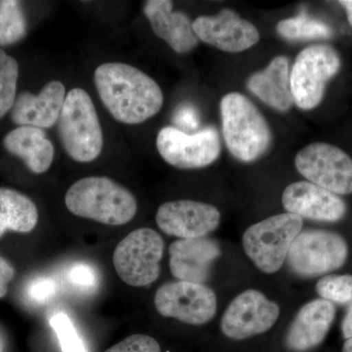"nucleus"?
<instances>
[{"label":"nucleus","instance_id":"obj_1","mask_svg":"<svg viewBox=\"0 0 352 352\" xmlns=\"http://www.w3.org/2000/svg\"><path fill=\"white\" fill-rule=\"evenodd\" d=\"M94 83L104 106L122 124L144 122L163 107L164 94L159 85L131 65H100L95 69Z\"/></svg>","mask_w":352,"mask_h":352},{"label":"nucleus","instance_id":"obj_2","mask_svg":"<svg viewBox=\"0 0 352 352\" xmlns=\"http://www.w3.org/2000/svg\"><path fill=\"white\" fill-rule=\"evenodd\" d=\"M65 203L76 217L107 226H124L138 212V201L131 192L105 176H90L74 183Z\"/></svg>","mask_w":352,"mask_h":352},{"label":"nucleus","instance_id":"obj_3","mask_svg":"<svg viewBox=\"0 0 352 352\" xmlns=\"http://www.w3.org/2000/svg\"><path fill=\"white\" fill-rule=\"evenodd\" d=\"M220 113L224 140L234 157L250 163L267 151L272 138L270 126L250 99L230 92L220 102Z\"/></svg>","mask_w":352,"mask_h":352},{"label":"nucleus","instance_id":"obj_4","mask_svg":"<svg viewBox=\"0 0 352 352\" xmlns=\"http://www.w3.org/2000/svg\"><path fill=\"white\" fill-rule=\"evenodd\" d=\"M57 124L60 141L72 159L89 163L100 155L103 132L94 102L85 90H69Z\"/></svg>","mask_w":352,"mask_h":352},{"label":"nucleus","instance_id":"obj_5","mask_svg":"<svg viewBox=\"0 0 352 352\" xmlns=\"http://www.w3.org/2000/svg\"><path fill=\"white\" fill-rule=\"evenodd\" d=\"M302 226V217L289 212L258 222L249 227L243 236L245 254L263 272H277Z\"/></svg>","mask_w":352,"mask_h":352},{"label":"nucleus","instance_id":"obj_6","mask_svg":"<svg viewBox=\"0 0 352 352\" xmlns=\"http://www.w3.org/2000/svg\"><path fill=\"white\" fill-rule=\"evenodd\" d=\"M164 243L151 228L132 231L119 243L113 252V263L118 275L132 287H145L160 276V261Z\"/></svg>","mask_w":352,"mask_h":352},{"label":"nucleus","instance_id":"obj_7","mask_svg":"<svg viewBox=\"0 0 352 352\" xmlns=\"http://www.w3.org/2000/svg\"><path fill=\"white\" fill-rule=\"evenodd\" d=\"M340 66L339 55L331 46L316 44L303 50L289 74L294 103L302 110L318 106L326 83L338 73Z\"/></svg>","mask_w":352,"mask_h":352},{"label":"nucleus","instance_id":"obj_8","mask_svg":"<svg viewBox=\"0 0 352 352\" xmlns=\"http://www.w3.org/2000/svg\"><path fill=\"white\" fill-rule=\"evenodd\" d=\"M347 258L346 241L338 234L310 230L296 236L287 261L291 270L302 277H314L338 270Z\"/></svg>","mask_w":352,"mask_h":352},{"label":"nucleus","instance_id":"obj_9","mask_svg":"<svg viewBox=\"0 0 352 352\" xmlns=\"http://www.w3.org/2000/svg\"><path fill=\"white\" fill-rule=\"evenodd\" d=\"M157 149L170 166L193 170L214 163L219 157L221 146L219 132L214 127L190 134L176 127L166 126L157 133Z\"/></svg>","mask_w":352,"mask_h":352},{"label":"nucleus","instance_id":"obj_10","mask_svg":"<svg viewBox=\"0 0 352 352\" xmlns=\"http://www.w3.org/2000/svg\"><path fill=\"white\" fill-rule=\"evenodd\" d=\"M296 166L310 182L333 194L352 193V160L340 148L314 143L296 157Z\"/></svg>","mask_w":352,"mask_h":352},{"label":"nucleus","instance_id":"obj_11","mask_svg":"<svg viewBox=\"0 0 352 352\" xmlns=\"http://www.w3.org/2000/svg\"><path fill=\"white\" fill-rule=\"evenodd\" d=\"M155 307L164 317L191 325H203L214 318L217 302L214 292L204 284L170 282L155 295Z\"/></svg>","mask_w":352,"mask_h":352},{"label":"nucleus","instance_id":"obj_12","mask_svg":"<svg viewBox=\"0 0 352 352\" xmlns=\"http://www.w3.org/2000/svg\"><path fill=\"white\" fill-rule=\"evenodd\" d=\"M279 315L277 303L261 292L248 289L229 305L222 317L221 330L230 339H248L270 330Z\"/></svg>","mask_w":352,"mask_h":352},{"label":"nucleus","instance_id":"obj_13","mask_svg":"<svg viewBox=\"0 0 352 352\" xmlns=\"http://www.w3.org/2000/svg\"><path fill=\"white\" fill-rule=\"evenodd\" d=\"M157 226L182 239L203 238L219 226L220 212L214 206L191 200L164 203L157 210Z\"/></svg>","mask_w":352,"mask_h":352},{"label":"nucleus","instance_id":"obj_14","mask_svg":"<svg viewBox=\"0 0 352 352\" xmlns=\"http://www.w3.org/2000/svg\"><path fill=\"white\" fill-rule=\"evenodd\" d=\"M193 29L197 38L226 52H242L259 41L258 29L230 9L197 18Z\"/></svg>","mask_w":352,"mask_h":352},{"label":"nucleus","instance_id":"obj_15","mask_svg":"<svg viewBox=\"0 0 352 352\" xmlns=\"http://www.w3.org/2000/svg\"><path fill=\"white\" fill-rule=\"evenodd\" d=\"M289 214L322 221H337L346 214L342 199L311 182L292 183L282 196Z\"/></svg>","mask_w":352,"mask_h":352},{"label":"nucleus","instance_id":"obj_16","mask_svg":"<svg viewBox=\"0 0 352 352\" xmlns=\"http://www.w3.org/2000/svg\"><path fill=\"white\" fill-rule=\"evenodd\" d=\"M66 95L65 85L58 80L44 85L38 95L22 92L14 102L11 120L20 126L50 129L59 119Z\"/></svg>","mask_w":352,"mask_h":352},{"label":"nucleus","instance_id":"obj_17","mask_svg":"<svg viewBox=\"0 0 352 352\" xmlns=\"http://www.w3.org/2000/svg\"><path fill=\"white\" fill-rule=\"evenodd\" d=\"M219 256V243L210 238L175 241L170 247V271L179 281L204 284Z\"/></svg>","mask_w":352,"mask_h":352},{"label":"nucleus","instance_id":"obj_18","mask_svg":"<svg viewBox=\"0 0 352 352\" xmlns=\"http://www.w3.org/2000/svg\"><path fill=\"white\" fill-rule=\"evenodd\" d=\"M144 14L154 34L179 54H185L198 45L193 22L182 12H173L170 0H149L144 4Z\"/></svg>","mask_w":352,"mask_h":352},{"label":"nucleus","instance_id":"obj_19","mask_svg":"<svg viewBox=\"0 0 352 352\" xmlns=\"http://www.w3.org/2000/svg\"><path fill=\"white\" fill-rule=\"evenodd\" d=\"M335 314L333 303L323 298L307 303L289 329L287 346L291 351L302 352L318 346L330 330Z\"/></svg>","mask_w":352,"mask_h":352},{"label":"nucleus","instance_id":"obj_20","mask_svg":"<svg viewBox=\"0 0 352 352\" xmlns=\"http://www.w3.org/2000/svg\"><path fill=\"white\" fill-rule=\"evenodd\" d=\"M4 148L20 157L34 173H46L54 160L55 149L43 129L34 126H19L4 138Z\"/></svg>","mask_w":352,"mask_h":352},{"label":"nucleus","instance_id":"obj_21","mask_svg":"<svg viewBox=\"0 0 352 352\" xmlns=\"http://www.w3.org/2000/svg\"><path fill=\"white\" fill-rule=\"evenodd\" d=\"M247 87L252 94L271 108L279 112L288 111L294 104L288 58H274L263 71L249 78Z\"/></svg>","mask_w":352,"mask_h":352},{"label":"nucleus","instance_id":"obj_22","mask_svg":"<svg viewBox=\"0 0 352 352\" xmlns=\"http://www.w3.org/2000/svg\"><path fill=\"white\" fill-rule=\"evenodd\" d=\"M38 221L36 204L19 191L0 188V237L7 230L29 233Z\"/></svg>","mask_w":352,"mask_h":352},{"label":"nucleus","instance_id":"obj_23","mask_svg":"<svg viewBox=\"0 0 352 352\" xmlns=\"http://www.w3.org/2000/svg\"><path fill=\"white\" fill-rule=\"evenodd\" d=\"M27 36V20L15 0H0V46L12 45Z\"/></svg>","mask_w":352,"mask_h":352},{"label":"nucleus","instance_id":"obj_24","mask_svg":"<svg viewBox=\"0 0 352 352\" xmlns=\"http://www.w3.org/2000/svg\"><path fill=\"white\" fill-rule=\"evenodd\" d=\"M277 32L282 38L289 41L328 38L332 36V30L321 21L312 19L307 14L280 21Z\"/></svg>","mask_w":352,"mask_h":352},{"label":"nucleus","instance_id":"obj_25","mask_svg":"<svg viewBox=\"0 0 352 352\" xmlns=\"http://www.w3.org/2000/svg\"><path fill=\"white\" fill-rule=\"evenodd\" d=\"M19 66L15 58L0 48V119L11 111L16 100Z\"/></svg>","mask_w":352,"mask_h":352},{"label":"nucleus","instance_id":"obj_26","mask_svg":"<svg viewBox=\"0 0 352 352\" xmlns=\"http://www.w3.org/2000/svg\"><path fill=\"white\" fill-rule=\"evenodd\" d=\"M316 289L323 300L346 305L352 302V276L331 275L322 278L317 283Z\"/></svg>","mask_w":352,"mask_h":352},{"label":"nucleus","instance_id":"obj_27","mask_svg":"<svg viewBox=\"0 0 352 352\" xmlns=\"http://www.w3.org/2000/svg\"><path fill=\"white\" fill-rule=\"evenodd\" d=\"M50 325L56 333L63 352H87V346L66 314H58L53 316L50 319Z\"/></svg>","mask_w":352,"mask_h":352},{"label":"nucleus","instance_id":"obj_28","mask_svg":"<svg viewBox=\"0 0 352 352\" xmlns=\"http://www.w3.org/2000/svg\"><path fill=\"white\" fill-rule=\"evenodd\" d=\"M105 352H162L156 340L146 335H132Z\"/></svg>","mask_w":352,"mask_h":352},{"label":"nucleus","instance_id":"obj_29","mask_svg":"<svg viewBox=\"0 0 352 352\" xmlns=\"http://www.w3.org/2000/svg\"><path fill=\"white\" fill-rule=\"evenodd\" d=\"M69 280L76 288L90 289L96 286L97 275L89 264L78 263L69 270Z\"/></svg>","mask_w":352,"mask_h":352},{"label":"nucleus","instance_id":"obj_30","mask_svg":"<svg viewBox=\"0 0 352 352\" xmlns=\"http://www.w3.org/2000/svg\"><path fill=\"white\" fill-rule=\"evenodd\" d=\"M173 122L179 131H193L200 126V116L194 106L184 104L176 109Z\"/></svg>","mask_w":352,"mask_h":352},{"label":"nucleus","instance_id":"obj_31","mask_svg":"<svg viewBox=\"0 0 352 352\" xmlns=\"http://www.w3.org/2000/svg\"><path fill=\"white\" fill-rule=\"evenodd\" d=\"M56 283L50 278H41L31 285L29 295L34 302L43 303L50 300L56 293Z\"/></svg>","mask_w":352,"mask_h":352},{"label":"nucleus","instance_id":"obj_32","mask_svg":"<svg viewBox=\"0 0 352 352\" xmlns=\"http://www.w3.org/2000/svg\"><path fill=\"white\" fill-rule=\"evenodd\" d=\"M15 276V270L6 259L0 256V298H4L8 291L9 282Z\"/></svg>","mask_w":352,"mask_h":352},{"label":"nucleus","instance_id":"obj_33","mask_svg":"<svg viewBox=\"0 0 352 352\" xmlns=\"http://www.w3.org/2000/svg\"><path fill=\"white\" fill-rule=\"evenodd\" d=\"M342 335L346 339L352 338V305L342 321Z\"/></svg>","mask_w":352,"mask_h":352},{"label":"nucleus","instance_id":"obj_34","mask_svg":"<svg viewBox=\"0 0 352 352\" xmlns=\"http://www.w3.org/2000/svg\"><path fill=\"white\" fill-rule=\"evenodd\" d=\"M340 3L346 8L347 17L352 27V0H342Z\"/></svg>","mask_w":352,"mask_h":352},{"label":"nucleus","instance_id":"obj_35","mask_svg":"<svg viewBox=\"0 0 352 352\" xmlns=\"http://www.w3.org/2000/svg\"><path fill=\"white\" fill-rule=\"evenodd\" d=\"M342 352H352V338L347 339L346 344H344Z\"/></svg>","mask_w":352,"mask_h":352}]
</instances>
